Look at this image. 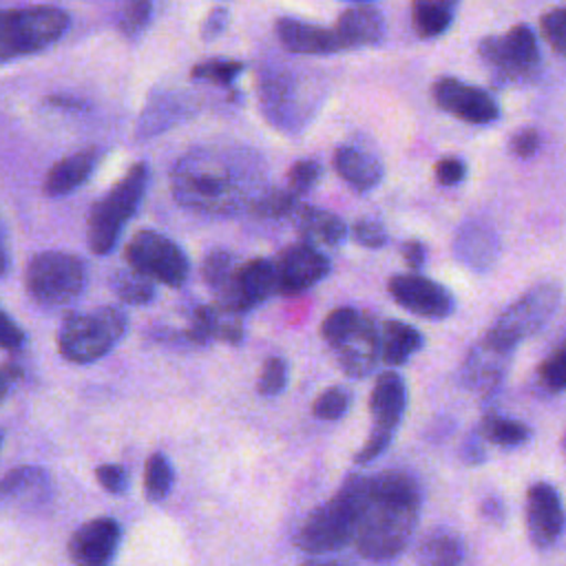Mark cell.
<instances>
[{
  "instance_id": "cell-11",
  "label": "cell",
  "mask_w": 566,
  "mask_h": 566,
  "mask_svg": "<svg viewBox=\"0 0 566 566\" xmlns=\"http://www.w3.org/2000/svg\"><path fill=\"white\" fill-rule=\"evenodd\" d=\"M124 259L137 274L168 287L184 285L190 274L186 252L172 239L155 230L135 232L124 248Z\"/></svg>"
},
{
  "instance_id": "cell-20",
  "label": "cell",
  "mask_w": 566,
  "mask_h": 566,
  "mask_svg": "<svg viewBox=\"0 0 566 566\" xmlns=\"http://www.w3.org/2000/svg\"><path fill=\"white\" fill-rule=\"evenodd\" d=\"M274 35L283 49L301 55H329L343 49L334 29L290 15H279L274 20Z\"/></svg>"
},
{
  "instance_id": "cell-57",
  "label": "cell",
  "mask_w": 566,
  "mask_h": 566,
  "mask_svg": "<svg viewBox=\"0 0 566 566\" xmlns=\"http://www.w3.org/2000/svg\"><path fill=\"white\" fill-rule=\"evenodd\" d=\"M303 566H343V564H338L334 559H310Z\"/></svg>"
},
{
  "instance_id": "cell-48",
  "label": "cell",
  "mask_w": 566,
  "mask_h": 566,
  "mask_svg": "<svg viewBox=\"0 0 566 566\" xmlns=\"http://www.w3.org/2000/svg\"><path fill=\"white\" fill-rule=\"evenodd\" d=\"M509 150L520 159L533 157L539 150V133L535 128H522L513 133L509 139Z\"/></svg>"
},
{
  "instance_id": "cell-56",
  "label": "cell",
  "mask_w": 566,
  "mask_h": 566,
  "mask_svg": "<svg viewBox=\"0 0 566 566\" xmlns=\"http://www.w3.org/2000/svg\"><path fill=\"white\" fill-rule=\"evenodd\" d=\"M46 102H51V104L57 106V108H66V111L86 108L84 102H80V99H75V97H60V95H53V97H46Z\"/></svg>"
},
{
  "instance_id": "cell-30",
  "label": "cell",
  "mask_w": 566,
  "mask_h": 566,
  "mask_svg": "<svg viewBox=\"0 0 566 566\" xmlns=\"http://www.w3.org/2000/svg\"><path fill=\"white\" fill-rule=\"evenodd\" d=\"M453 0H416L411 2V27L420 38L442 35L455 15Z\"/></svg>"
},
{
  "instance_id": "cell-45",
  "label": "cell",
  "mask_w": 566,
  "mask_h": 566,
  "mask_svg": "<svg viewBox=\"0 0 566 566\" xmlns=\"http://www.w3.org/2000/svg\"><path fill=\"white\" fill-rule=\"evenodd\" d=\"M352 237L358 245L363 248H371V250H378L382 245H387L389 237H387V230L385 226L374 219V217H363L358 219L354 226H352Z\"/></svg>"
},
{
  "instance_id": "cell-4",
  "label": "cell",
  "mask_w": 566,
  "mask_h": 566,
  "mask_svg": "<svg viewBox=\"0 0 566 566\" xmlns=\"http://www.w3.org/2000/svg\"><path fill=\"white\" fill-rule=\"evenodd\" d=\"M150 168L146 161L133 164L126 175L104 192L88 210L86 219V241L93 254H108L122 234L126 221L137 212L144 192L148 188Z\"/></svg>"
},
{
  "instance_id": "cell-7",
  "label": "cell",
  "mask_w": 566,
  "mask_h": 566,
  "mask_svg": "<svg viewBox=\"0 0 566 566\" xmlns=\"http://www.w3.org/2000/svg\"><path fill=\"white\" fill-rule=\"evenodd\" d=\"M88 283L86 263L71 252L44 250L24 268V290L33 303L57 310L77 301Z\"/></svg>"
},
{
  "instance_id": "cell-31",
  "label": "cell",
  "mask_w": 566,
  "mask_h": 566,
  "mask_svg": "<svg viewBox=\"0 0 566 566\" xmlns=\"http://www.w3.org/2000/svg\"><path fill=\"white\" fill-rule=\"evenodd\" d=\"M184 111V102L175 95H157V99H150L139 117L137 124V137H153L168 126H172Z\"/></svg>"
},
{
  "instance_id": "cell-10",
  "label": "cell",
  "mask_w": 566,
  "mask_h": 566,
  "mask_svg": "<svg viewBox=\"0 0 566 566\" xmlns=\"http://www.w3.org/2000/svg\"><path fill=\"white\" fill-rule=\"evenodd\" d=\"M559 301H562V287L557 283L553 281L535 283L491 323L484 336L515 352V347L522 340L539 332L551 321V316L559 307Z\"/></svg>"
},
{
  "instance_id": "cell-34",
  "label": "cell",
  "mask_w": 566,
  "mask_h": 566,
  "mask_svg": "<svg viewBox=\"0 0 566 566\" xmlns=\"http://www.w3.org/2000/svg\"><path fill=\"white\" fill-rule=\"evenodd\" d=\"M172 482H175V471H172L170 460L161 451L150 453L146 464H144V491H146V497L150 502L164 500L170 493Z\"/></svg>"
},
{
  "instance_id": "cell-22",
  "label": "cell",
  "mask_w": 566,
  "mask_h": 566,
  "mask_svg": "<svg viewBox=\"0 0 566 566\" xmlns=\"http://www.w3.org/2000/svg\"><path fill=\"white\" fill-rule=\"evenodd\" d=\"M500 254V237L495 228L482 219L464 221L453 239V256L471 270H489Z\"/></svg>"
},
{
  "instance_id": "cell-26",
  "label": "cell",
  "mask_w": 566,
  "mask_h": 566,
  "mask_svg": "<svg viewBox=\"0 0 566 566\" xmlns=\"http://www.w3.org/2000/svg\"><path fill=\"white\" fill-rule=\"evenodd\" d=\"M334 168L345 184L354 190L365 192L380 184L385 168L380 159L358 146H340L334 153Z\"/></svg>"
},
{
  "instance_id": "cell-42",
  "label": "cell",
  "mask_w": 566,
  "mask_h": 566,
  "mask_svg": "<svg viewBox=\"0 0 566 566\" xmlns=\"http://www.w3.org/2000/svg\"><path fill=\"white\" fill-rule=\"evenodd\" d=\"M287 387V363L281 356L265 358L256 378V391L261 396H279Z\"/></svg>"
},
{
  "instance_id": "cell-49",
  "label": "cell",
  "mask_w": 566,
  "mask_h": 566,
  "mask_svg": "<svg viewBox=\"0 0 566 566\" xmlns=\"http://www.w3.org/2000/svg\"><path fill=\"white\" fill-rule=\"evenodd\" d=\"M219 310V307H217ZM217 340H223L228 345H239L243 340V323L239 314H230L219 310L217 318Z\"/></svg>"
},
{
  "instance_id": "cell-12",
  "label": "cell",
  "mask_w": 566,
  "mask_h": 566,
  "mask_svg": "<svg viewBox=\"0 0 566 566\" xmlns=\"http://www.w3.org/2000/svg\"><path fill=\"white\" fill-rule=\"evenodd\" d=\"M369 409L374 416V427L354 458L358 464L376 460L391 444L394 433L400 427L407 409V382L398 371L378 374L369 396Z\"/></svg>"
},
{
  "instance_id": "cell-24",
  "label": "cell",
  "mask_w": 566,
  "mask_h": 566,
  "mask_svg": "<svg viewBox=\"0 0 566 566\" xmlns=\"http://www.w3.org/2000/svg\"><path fill=\"white\" fill-rule=\"evenodd\" d=\"M51 497V480L40 467H15L2 480V500L18 509H38Z\"/></svg>"
},
{
  "instance_id": "cell-1",
  "label": "cell",
  "mask_w": 566,
  "mask_h": 566,
  "mask_svg": "<svg viewBox=\"0 0 566 566\" xmlns=\"http://www.w3.org/2000/svg\"><path fill=\"white\" fill-rule=\"evenodd\" d=\"M170 190L179 206L206 214H234L254 206L268 190L265 164L245 146H199L181 155L170 170Z\"/></svg>"
},
{
  "instance_id": "cell-29",
  "label": "cell",
  "mask_w": 566,
  "mask_h": 566,
  "mask_svg": "<svg viewBox=\"0 0 566 566\" xmlns=\"http://www.w3.org/2000/svg\"><path fill=\"white\" fill-rule=\"evenodd\" d=\"M462 542L444 526H436L418 546V566H460Z\"/></svg>"
},
{
  "instance_id": "cell-47",
  "label": "cell",
  "mask_w": 566,
  "mask_h": 566,
  "mask_svg": "<svg viewBox=\"0 0 566 566\" xmlns=\"http://www.w3.org/2000/svg\"><path fill=\"white\" fill-rule=\"evenodd\" d=\"M433 175L440 186H458L467 177V164L460 157H442L436 161Z\"/></svg>"
},
{
  "instance_id": "cell-37",
  "label": "cell",
  "mask_w": 566,
  "mask_h": 566,
  "mask_svg": "<svg viewBox=\"0 0 566 566\" xmlns=\"http://www.w3.org/2000/svg\"><path fill=\"white\" fill-rule=\"evenodd\" d=\"M301 208L298 197L287 188H268L252 206V212L259 217H294V212Z\"/></svg>"
},
{
  "instance_id": "cell-46",
  "label": "cell",
  "mask_w": 566,
  "mask_h": 566,
  "mask_svg": "<svg viewBox=\"0 0 566 566\" xmlns=\"http://www.w3.org/2000/svg\"><path fill=\"white\" fill-rule=\"evenodd\" d=\"M95 478L99 486L113 495H122L128 489V473L119 464H99L95 469Z\"/></svg>"
},
{
  "instance_id": "cell-58",
  "label": "cell",
  "mask_w": 566,
  "mask_h": 566,
  "mask_svg": "<svg viewBox=\"0 0 566 566\" xmlns=\"http://www.w3.org/2000/svg\"><path fill=\"white\" fill-rule=\"evenodd\" d=\"M564 451H566V436H564Z\"/></svg>"
},
{
  "instance_id": "cell-3",
  "label": "cell",
  "mask_w": 566,
  "mask_h": 566,
  "mask_svg": "<svg viewBox=\"0 0 566 566\" xmlns=\"http://www.w3.org/2000/svg\"><path fill=\"white\" fill-rule=\"evenodd\" d=\"M365 493L367 475H347L340 489L303 520L294 544L310 555H327L347 546L356 537Z\"/></svg>"
},
{
  "instance_id": "cell-38",
  "label": "cell",
  "mask_w": 566,
  "mask_h": 566,
  "mask_svg": "<svg viewBox=\"0 0 566 566\" xmlns=\"http://www.w3.org/2000/svg\"><path fill=\"white\" fill-rule=\"evenodd\" d=\"M537 382L546 391H566V338L537 365Z\"/></svg>"
},
{
  "instance_id": "cell-23",
  "label": "cell",
  "mask_w": 566,
  "mask_h": 566,
  "mask_svg": "<svg viewBox=\"0 0 566 566\" xmlns=\"http://www.w3.org/2000/svg\"><path fill=\"white\" fill-rule=\"evenodd\" d=\"M334 31L343 49H358L378 44L385 38L387 24L380 7L371 2H356L340 11Z\"/></svg>"
},
{
  "instance_id": "cell-50",
  "label": "cell",
  "mask_w": 566,
  "mask_h": 566,
  "mask_svg": "<svg viewBox=\"0 0 566 566\" xmlns=\"http://www.w3.org/2000/svg\"><path fill=\"white\" fill-rule=\"evenodd\" d=\"M228 22H230V11L226 7L210 9L206 20H203V24H201V40L210 42V40L219 38L226 31Z\"/></svg>"
},
{
  "instance_id": "cell-43",
  "label": "cell",
  "mask_w": 566,
  "mask_h": 566,
  "mask_svg": "<svg viewBox=\"0 0 566 566\" xmlns=\"http://www.w3.org/2000/svg\"><path fill=\"white\" fill-rule=\"evenodd\" d=\"M539 29L551 49L566 55V7H555L539 18Z\"/></svg>"
},
{
  "instance_id": "cell-6",
  "label": "cell",
  "mask_w": 566,
  "mask_h": 566,
  "mask_svg": "<svg viewBox=\"0 0 566 566\" xmlns=\"http://www.w3.org/2000/svg\"><path fill=\"white\" fill-rule=\"evenodd\" d=\"M128 318L115 305L69 314L57 329V352L64 360L88 365L106 356L126 334Z\"/></svg>"
},
{
  "instance_id": "cell-52",
  "label": "cell",
  "mask_w": 566,
  "mask_h": 566,
  "mask_svg": "<svg viewBox=\"0 0 566 566\" xmlns=\"http://www.w3.org/2000/svg\"><path fill=\"white\" fill-rule=\"evenodd\" d=\"M400 254H402V259H405V263H407L409 268L418 270V268H422V263H424V259H427V248H424V243L411 239V241H405V243H402Z\"/></svg>"
},
{
  "instance_id": "cell-51",
  "label": "cell",
  "mask_w": 566,
  "mask_h": 566,
  "mask_svg": "<svg viewBox=\"0 0 566 566\" xmlns=\"http://www.w3.org/2000/svg\"><path fill=\"white\" fill-rule=\"evenodd\" d=\"M0 318H2V327H0V345H2V349H4V352H15V349H20V347L24 345V332H22V327H20L7 312H2Z\"/></svg>"
},
{
  "instance_id": "cell-28",
  "label": "cell",
  "mask_w": 566,
  "mask_h": 566,
  "mask_svg": "<svg viewBox=\"0 0 566 566\" xmlns=\"http://www.w3.org/2000/svg\"><path fill=\"white\" fill-rule=\"evenodd\" d=\"M424 345L422 334L402 321L387 318L380 325V349H382V360L391 367L405 365L416 352H420Z\"/></svg>"
},
{
  "instance_id": "cell-21",
  "label": "cell",
  "mask_w": 566,
  "mask_h": 566,
  "mask_svg": "<svg viewBox=\"0 0 566 566\" xmlns=\"http://www.w3.org/2000/svg\"><path fill=\"white\" fill-rule=\"evenodd\" d=\"M259 97L263 113L279 126H298L301 115L298 106L303 97H298V80L285 71H268L259 82ZM303 108V106H301Z\"/></svg>"
},
{
  "instance_id": "cell-14",
  "label": "cell",
  "mask_w": 566,
  "mask_h": 566,
  "mask_svg": "<svg viewBox=\"0 0 566 566\" xmlns=\"http://www.w3.org/2000/svg\"><path fill=\"white\" fill-rule=\"evenodd\" d=\"M272 261L276 270V292L285 296L310 290L332 272L329 259L307 241L283 248Z\"/></svg>"
},
{
  "instance_id": "cell-16",
  "label": "cell",
  "mask_w": 566,
  "mask_h": 566,
  "mask_svg": "<svg viewBox=\"0 0 566 566\" xmlns=\"http://www.w3.org/2000/svg\"><path fill=\"white\" fill-rule=\"evenodd\" d=\"M387 290L400 307L422 318L442 321L455 310L453 294L422 274H394L387 281Z\"/></svg>"
},
{
  "instance_id": "cell-5",
  "label": "cell",
  "mask_w": 566,
  "mask_h": 566,
  "mask_svg": "<svg viewBox=\"0 0 566 566\" xmlns=\"http://www.w3.org/2000/svg\"><path fill=\"white\" fill-rule=\"evenodd\" d=\"M321 336L334 349L340 369L349 378H365L382 360L380 329L371 316L349 305L336 307L323 318Z\"/></svg>"
},
{
  "instance_id": "cell-39",
  "label": "cell",
  "mask_w": 566,
  "mask_h": 566,
  "mask_svg": "<svg viewBox=\"0 0 566 566\" xmlns=\"http://www.w3.org/2000/svg\"><path fill=\"white\" fill-rule=\"evenodd\" d=\"M217 318H219L217 305H199V307H195L184 336L192 345H208L210 340H217Z\"/></svg>"
},
{
  "instance_id": "cell-40",
  "label": "cell",
  "mask_w": 566,
  "mask_h": 566,
  "mask_svg": "<svg viewBox=\"0 0 566 566\" xmlns=\"http://www.w3.org/2000/svg\"><path fill=\"white\" fill-rule=\"evenodd\" d=\"M352 405V394L345 387L325 389L312 405V416L318 420H338L347 413Z\"/></svg>"
},
{
  "instance_id": "cell-15",
  "label": "cell",
  "mask_w": 566,
  "mask_h": 566,
  "mask_svg": "<svg viewBox=\"0 0 566 566\" xmlns=\"http://www.w3.org/2000/svg\"><path fill=\"white\" fill-rule=\"evenodd\" d=\"M431 97L438 108L467 124H491L500 117V106L489 91L458 77H438L431 86Z\"/></svg>"
},
{
  "instance_id": "cell-2",
  "label": "cell",
  "mask_w": 566,
  "mask_h": 566,
  "mask_svg": "<svg viewBox=\"0 0 566 566\" xmlns=\"http://www.w3.org/2000/svg\"><path fill=\"white\" fill-rule=\"evenodd\" d=\"M422 504L418 480L407 471L367 475V493L354 544L374 562H387L409 544Z\"/></svg>"
},
{
  "instance_id": "cell-25",
  "label": "cell",
  "mask_w": 566,
  "mask_h": 566,
  "mask_svg": "<svg viewBox=\"0 0 566 566\" xmlns=\"http://www.w3.org/2000/svg\"><path fill=\"white\" fill-rule=\"evenodd\" d=\"M99 157H102V148H84V150H77V153L60 159L57 164H53L42 184L44 195L62 197V195L80 188L95 170Z\"/></svg>"
},
{
  "instance_id": "cell-8",
  "label": "cell",
  "mask_w": 566,
  "mask_h": 566,
  "mask_svg": "<svg viewBox=\"0 0 566 566\" xmlns=\"http://www.w3.org/2000/svg\"><path fill=\"white\" fill-rule=\"evenodd\" d=\"M71 24L69 11L55 4H29L2 9L0 13V57L9 62L13 57L38 53L57 42Z\"/></svg>"
},
{
  "instance_id": "cell-41",
  "label": "cell",
  "mask_w": 566,
  "mask_h": 566,
  "mask_svg": "<svg viewBox=\"0 0 566 566\" xmlns=\"http://www.w3.org/2000/svg\"><path fill=\"white\" fill-rule=\"evenodd\" d=\"M150 15H153V4L148 0H135V2H128L122 13L117 15V29L122 35L126 38H137L144 33V29L148 27L150 22Z\"/></svg>"
},
{
  "instance_id": "cell-13",
  "label": "cell",
  "mask_w": 566,
  "mask_h": 566,
  "mask_svg": "<svg viewBox=\"0 0 566 566\" xmlns=\"http://www.w3.org/2000/svg\"><path fill=\"white\" fill-rule=\"evenodd\" d=\"M276 292V270L272 259H252L241 263L228 285L214 294L217 307L230 314H245Z\"/></svg>"
},
{
  "instance_id": "cell-55",
  "label": "cell",
  "mask_w": 566,
  "mask_h": 566,
  "mask_svg": "<svg viewBox=\"0 0 566 566\" xmlns=\"http://www.w3.org/2000/svg\"><path fill=\"white\" fill-rule=\"evenodd\" d=\"M482 515L491 522H502L504 520V504L497 500V497H486L480 506Z\"/></svg>"
},
{
  "instance_id": "cell-17",
  "label": "cell",
  "mask_w": 566,
  "mask_h": 566,
  "mask_svg": "<svg viewBox=\"0 0 566 566\" xmlns=\"http://www.w3.org/2000/svg\"><path fill=\"white\" fill-rule=\"evenodd\" d=\"M513 352L489 340L486 336H482L464 356L462 365H460V382L467 389L473 391H482V394H491L495 391L511 365Z\"/></svg>"
},
{
  "instance_id": "cell-44",
  "label": "cell",
  "mask_w": 566,
  "mask_h": 566,
  "mask_svg": "<svg viewBox=\"0 0 566 566\" xmlns=\"http://www.w3.org/2000/svg\"><path fill=\"white\" fill-rule=\"evenodd\" d=\"M321 172H323V166L316 159H298L287 170V186L296 197L305 195L316 186V181L321 179Z\"/></svg>"
},
{
  "instance_id": "cell-36",
  "label": "cell",
  "mask_w": 566,
  "mask_h": 566,
  "mask_svg": "<svg viewBox=\"0 0 566 566\" xmlns=\"http://www.w3.org/2000/svg\"><path fill=\"white\" fill-rule=\"evenodd\" d=\"M243 69L245 66L239 60L212 57V60H203V62L195 64L192 71H190V77L212 82V84H219V86H230L243 73Z\"/></svg>"
},
{
  "instance_id": "cell-33",
  "label": "cell",
  "mask_w": 566,
  "mask_h": 566,
  "mask_svg": "<svg viewBox=\"0 0 566 566\" xmlns=\"http://www.w3.org/2000/svg\"><path fill=\"white\" fill-rule=\"evenodd\" d=\"M111 292L128 305H148L155 298V285L150 279L137 274L130 268H119L108 279Z\"/></svg>"
},
{
  "instance_id": "cell-19",
  "label": "cell",
  "mask_w": 566,
  "mask_h": 566,
  "mask_svg": "<svg viewBox=\"0 0 566 566\" xmlns=\"http://www.w3.org/2000/svg\"><path fill=\"white\" fill-rule=\"evenodd\" d=\"M526 526L535 546H551L564 531V511L559 493L546 484L537 482L526 493Z\"/></svg>"
},
{
  "instance_id": "cell-54",
  "label": "cell",
  "mask_w": 566,
  "mask_h": 566,
  "mask_svg": "<svg viewBox=\"0 0 566 566\" xmlns=\"http://www.w3.org/2000/svg\"><path fill=\"white\" fill-rule=\"evenodd\" d=\"M20 378H22V369H20L15 363L4 360V363H2V369H0V389H2V398H7L11 385L18 382Z\"/></svg>"
},
{
  "instance_id": "cell-18",
  "label": "cell",
  "mask_w": 566,
  "mask_h": 566,
  "mask_svg": "<svg viewBox=\"0 0 566 566\" xmlns=\"http://www.w3.org/2000/svg\"><path fill=\"white\" fill-rule=\"evenodd\" d=\"M122 526L113 517L84 522L69 539V557L75 566H108L119 548Z\"/></svg>"
},
{
  "instance_id": "cell-35",
  "label": "cell",
  "mask_w": 566,
  "mask_h": 566,
  "mask_svg": "<svg viewBox=\"0 0 566 566\" xmlns=\"http://www.w3.org/2000/svg\"><path fill=\"white\" fill-rule=\"evenodd\" d=\"M237 268H239L237 256L230 250L214 248L201 261V279L217 294L228 285V281L232 279Z\"/></svg>"
},
{
  "instance_id": "cell-9",
  "label": "cell",
  "mask_w": 566,
  "mask_h": 566,
  "mask_svg": "<svg viewBox=\"0 0 566 566\" xmlns=\"http://www.w3.org/2000/svg\"><path fill=\"white\" fill-rule=\"evenodd\" d=\"M478 53L497 84H526L539 75V44L528 24H515L504 35L482 38Z\"/></svg>"
},
{
  "instance_id": "cell-32",
  "label": "cell",
  "mask_w": 566,
  "mask_h": 566,
  "mask_svg": "<svg viewBox=\"0 0 566 566\" xmlns=\"http://www.w3.org/2000/svg\"><path fill=\"white\" fill-rule=\"evenodd\" d=\"M478 433L497 447H520L533 436L528 424L500 413H486L480 422Z\"/></svg>"
},
{
  "instance_id": "cell-27",
  "label": "cell",
  "mask_w": 566,
  "mask_h": 566,
  "mask_svg": "<svg viewBox=\"0 0 566 566\" xmlns=\"http://www.w3.org/2000/svg\"><path fill=\"white\" fill-rule=\"evenodd\" d=\"M292 221L298 228V232L305 237L307 243H321V245L336 248L347 237V226L338 214L314 208V206H301L294 212Z\"/></svg>"
},
{
  "instance_id": "cell-53",
  "label": "cell",
  "mask_w": 566,
  "mask_h": 566,
  "mask_svg": "<svg viewBox=\"0 0 566 566\" xmlns=\"http://www.w3.org/2000/svg\"><path fill=\"white\" fill-rule=\"evenodd\" d=\"M482 436L480 433H471L467 440H464V447H462V458L464 462L469 464H480L484 462V447H482Z\"/></svg>"
}]
</instances>
